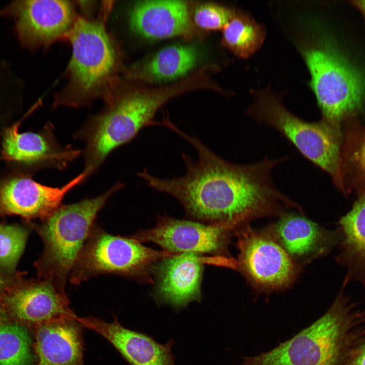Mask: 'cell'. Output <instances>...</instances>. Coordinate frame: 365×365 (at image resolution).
<instances>
[{"label":"cell","mask_w":365,"mask_h":365,"mask_svg":"<svg viewBox=\"0 0 365 365\" xmlns=\"http://www.w3.org/2000/svg\"><path fill=\"white\" fill-rule=\"evenodd\" d=\"M198 49L190 45L166 47L141 60L125 67L124 79L149 83L166 82L184 77L197 64Z\"/></svg>","instance_id":"ffe728a7"},{"label":"cell","mask_w":365,"mask_h":365,"mask_svg":"<svg viewBox=\"0 0 365 365\" xmlns=\"http://www.w3.org/2000/svg\"><path fill=\"white\" fill-rule=\"evenodd\" d=\"M233 230L223 224L205 225L164 216L154 227L130 237L140 242H154L174 253L221 254L226 253Z\"/></svg>","instance_id":"8fae6325"},{"label":"cell","mask_w":365,"mask_h":365,"mask_svg":"<svg viewBox=\"0 0 365 365\" xmlns=\"http://www.w3.org/2000/svg\"><path fill=\"white\" fill-rule=\"evenodd\" d=\"M192 89L187 79L155 88L134 86L122 79L104 101V108L74 134L75 138L85 143L83 171L88 177L112 151L131 140L144 127L153 126L154 116L163 104Z\"/></svg>","instance_id":"7a4b0ae2"},{"label":"cell","mask_w":365,"mask_h":365,"mask_svg":"<svg viewBox=\"0 0 365 365\" xmlns=\"http://www.w3.org/2000/svg\"><path fill=\"white\" fill-rule=\"evenodd\" d=\"M265 36L264 28L252 17L235 13L223 28L222 42L235 55L246 58L260 48Z\"/></svg>","instance_id":"603a6c76"},{"label":"cell","mask_w":365,"mask_h":365,"mask_svg":"<svg viewBox=\"0 0 365 365\" xmlns=\"http://www.w3.org/2000/svg\"><path fill=\"white\" fill-rule=\"evenodd\" d=\"M341 288L328 310L289 340L259 354L243 357L239 365H343L362 335L361 312Z\"/></svg>","instance_id":"277c9868"},{"label":"cell","mask_w":365,"mask_h":365,"mask_svg":"<svg viewBox=\"0 0 365 365\" xmlns=\"http://www.w3.org/2000/svg\"><path fill=\"white\" fill-rule=\"evenodd\" d=\"M28 233L13 225H0V270L15 268L26 244Z\"/></svg>","instance_id":"cb8c5ba5"},{"label":"cell","mask_w":365,"mask_h":365,"mask_svg":"<svg viewBox=\"0 0 365 365\" xmlns=\"http://www.w3.org/2000/svg\"><path fill=\"white\" fill-rule=\"evenodd\" d=\"M111 7L98 19L78 16L67 38L72 54L65 71L66 83L54 96L53 107H79L106 100L125 68L121 45L105 27Z\"/></svg>","instance_id":"3957f363"},{"label":"cell","mask_w":365,"mask_h":365,"mask_svg":"<svg viewBox=\"0 0 365 365\" xmlns=\"http://www.w3.org/2000/svg\"><path fill=\"white\" fill-rule=\"evenodd\" d=\"M32 361L27 329L0 306V365H31Z\"/></svg>","instance_id":"7402d4cb"},{"label":"cell","mask_w":365,"mask_h":365,"mask_svg":"<svg viewBox=\"0 0 365 365\" xmlns=\"http://www.w3.org/2000/svg\"><path fill=\"white\" fill-rule=\"evenodd\" d=\"M76 319L107 340L131 365H175L173 340L159 343L145 334L124 327L117 319L111 322L93 317Z\"/></svg>","instance_id":"9a60e30c"},{"label":"cell","mask_w":365,"mask_h":365,"mask_svg":"<svg viewBox=\"0 0 365 365\" xmlns=\"http://www.w3.org/2000/svg\"><path fill=\"white\" fill-rule=\"evenodd\" d=\"M361 318L363 323L362 335H365V310L361 312Z\"/></svg>","instance_id":"f1b7e54d"},{"label":"cell","mask_w":365,"mask_h":365,"mask_svg":"<svg viewBox=\"0 0 365 365\" xmlns=\"http://www.w3.org/2000/svg\"><path fill=\"white\" fill-rule=\"evenodd\" d=\"M81 325L75 318L35 325L34 347L38 365H84Z\"/></svg>","instance_id":"d6986e66"},{"label":"cell","mask_w":365,"mask_h":365,"mask_svg":"<svg viewBox=\"0 0 365 365\" xmlns=\"http://www.w3.org/2000/svg\"><path fill=\"white\" fill-rule=\"evenodd\" d=\"M237 268L257 289L264 291L287 287L296 278V264L271 231L246 226L237 233Z\"/></svg>","instance_id":"30bf717a"},{"label":"cell","mask_w":365,"mask_h":365,"mask_svg":"<svg viewBox=\"0 0 365 365\" xmlns=\"http://www.w3.org/2000/svg\"><path fill=\"white\" fill-rule=\"evenodd\" d=\"M163 126L189 141L196 149L197 159L182 154L186 172L181 176L161 178L145 169L137 175L156 191L177 199L191 217L235 229L257 217L281 215L285 208L296 206L275 186L271 177L273 168L287 157L237 164L218 156L169 119Z\"/></svg>","instance_id":"6da1fadb"},{"label":"cell","mask_w":365,"mask_h":365,"mask_svg":"<svg viewBox=\"0 0 365 365\" xmlns=\"http://www.w3.org/2000/svg\"><path fill=\"white\" fill-rule=\"evenodd\" d=\"M248 114L257 121L279 131L306 158L327 172L337 187L344 188L342 137L338 125L323 120L304 121L268 93L259 94Z\"/></svg>","instance_id":"8992f818"},{"label":"cell","mask_w":365,"mask_h":365,"mask_svg":"<svg viewBox=\"0 0 365 365\" xmlns=\"http://www.w3.org/2000/svg\"><path fill=\"white\" fill-rule=\"evenodd\" d=\"M3 284H4V281H3V280L0 278V291H1V290L2 289V287H3Z\"/></svg>","instance_id":"f546056e"},{"label":"cell","mask_w":365,"mask_h":365,"mask_svg":"<svg viewBox=\"0 0 365 365\" xmlns=\"http://www.w3.org/2000/svg\"><path fill=\"white\" fill-rule=\"evenodd\" d=\"M124 185L117 183L95 198L61 205L44 220L39 231L45 245L39 262L45 281L65 295L67 278L94 225L97 213L108 198Z\"/></svg>","instance_id":"5b68a950"},{"label":"cell","mask_w":365,"mask_h":365,"mask_svg":"<svg viewBox=\"0 0 365 365\" xmlns=\"http://www.w3.org/2000/svg\"><path fill=\"white\" fill-rule=\"evenodd\" d=\"M338 225L342 239L335 260L347 270L342 285L357 281L365 287V191L351 210L340 217Z\"/></svg>","instance_id":"44dd1931"},{"label":"cell","mask_w":365,"mask_h":365,"mask_svg":"<svg viewBox=\"0 0 365 365\" xmlns=\"http://www.w3.org/2000/svg\"><path fill=\"white\" fill-rule=\"evenodd\" d=\"M131 28L150 40H162L191 34L192 26L189 5L182 1H142L129 12Z\"/></svg>","instance_id":"e0dca14e"},{"label":"cell","mask_w":365,"mask_h":365,"mask_svg":"<svg viewBox=\"0 0 365 365\" xmlns=\"http://www.w3.org/2000/svg\"><path fill=\"white\" fill-rule=\"evenodd\" d=\"M5 309L21 323L38 324L59 319H75L66 295L47 281L33 282L9 293Z\"/></svg>","instance_id":"2e32d148"},{"label":"cell","mask_w":365,"mask_h":365,"mask_svg":"<svg viewBox=\"0 0 365 365\" xmlns=\"http://www.w3.org/2000/svg\"><path fill=\"white\" fill-rule=\"evenodd\" d=\"M357 5L365 13V1H358L355 2Z\"/></svg>","instance_id":"83f0119b"},{"label":"cell","mask_w":365,"mask_h":365,"mask_svg":"<svg viewBox=\"0 0 365 365\" xmlns=\"http://www.w3.org/2000/svg\"><path fill=\"white\" fill-rule=\"evenodd\" d=\"M174 254L147 247L130 236L111 235L94 224L73 267L70 281L79 285L95 276L115 274L150 282L155 264Z\"/></svg>","instance_id":"52a82bcc"},{"label":"cell","mask_w":365,"mask_h":365,"mask_svg":"<svg viewBox=\"0 0 365 365\" xmlns=\"http://www.w3.org/2000/svg\"><path fill=\"white\" fill-rule=\"evenodd\" d=\"M235 13L228 8L212 4L199 6L195 10L194 20L200 28L206 30L222 29Z\"/></svg>","instance_id":"d4e9b609"},{"label":"cell","mask_w":365,"mask_h":365,"mask_svg":"<svg viewBox=\"0 0 365 365\" xmlns=\"http://www.w3.org/2000/svg\"><path fill=\"white\" fill-rule=\"evenodd\" d=\"M271 232L293 260L324 256L342 239L339 228L326 230L295 213H283Z\"/></svg>","instance_id":"ac0fdd59"},{"label":"cell","mask_w":365,"mask_h":365,"mask_svg":"<svg viewBox=\"0 0 365 365\" xmlns=\"http://www.w3.org/2000/svg\"><path fill=\"white\" fill-rule=\"evenodd\" d=\"M302 54L311 75L310 86L322 120L338 125L341 120L361 105L365 93L363 77L327 45L304 47Z\"/></svg>","instance_id":"ba28073f"},{"label":"cell","mask_w":365,"mask_h":365,"mask_svg":"<svg viewBox=\"0 0 365 365\" xmlns=\"http://www.w3.org/2000/svg\"><path fill=\"white\" fill-rule=\"evenodd\" d=\"M0 15L13 18L21 45L31 50L46 49L67 41L78 17L70 1H14L0 8Z\"/></svg>","instance_id":"9c48e42d"},{"label":"cell","mask_w":365,"mask_h":365,"mask_svg":"<svg viewBox=\"0 0 365 365\" xmlns=\"http://www.w3.org/2000/svg\"><path fill=\"white\" fill-rule=\"evenodd\" d=\"M18 126L16 124L4 134L3 153L8 159L62 170L81 154L72 146L61 145L50 123L41 133L19 132Z\"/></svg>","instance_id":"5bb4252c"},{"label":"cell","mask_w":365,"mask_h":365,"mask_svg":"<svg viewBox=\"0 0 365 365\" xmlns=\"http://www.w3.org/2000/svg\"><path fill=\"white\" fill-rule=\"evenodd\" d=\"M348 154V161L353 166L358 176L365 180V131L358 136Z\"/></svg>","instance_id":"484cf974"},{"label":"cell","mask_w":365,"mask_h":365,"mask_svg":"<svg viewBox=\"0 0 365 365\" xmlns=\"http://www.w3.org/2000/svg\"><path fill=\"white\" fill-rule=\"evenodd\" d=\"M87 177L83 171L60 188L43 185L29 177L15 178L1 187L0 204L8 213L44 221L60 207L65 195Z\"/></svg>","instance_id":"4fadbf2b"},{"label":"cell","mask_w":365,"mask_h":365,"mask_svg":"<svg viewBox=\"0 0 365 365\" xmlns=\"http://www.w3.org/2000/svg\"><path fill=\"white\" fill-rule=\"evenodd\" d=\"M193 253H175L159 261L152 273L156 284L154 297L176 310L201 300L203 259Z\"/></svg>","instance_id":"7c38bea8"},{"label":"cell","mask_w":365,"mask_h":365,"mask_svg":"<svg viewBox=\"0 0 365 365\" xmlns=\"http://www.w3.org/2000/svg\"><path fill=\"white\" fill-rule=\"evenodd\" d=\"M343 365H365V335L354 344Z\"/></svg>","instance_id":"4316f807"}]
</instances>
